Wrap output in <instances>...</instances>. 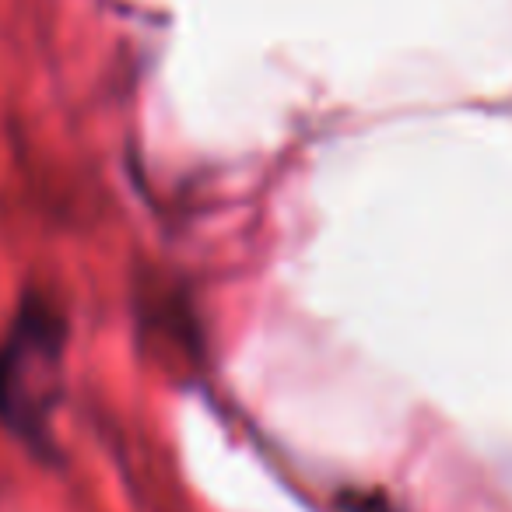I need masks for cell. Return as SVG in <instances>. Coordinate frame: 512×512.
I'll return each mask as SVG.
<instances>
[{"label":"cell","mask_w":512,"mask_h":512,"mask_svg":"<svg viewBox=\"0 0 512 512\" xmlns=\"http://www.w3.org/2000/svg\"><path fill=\"white\" fill-rule=\"evenodd\" d=\"M60 327L46 309H29L0 351V418L18 435H43L53 407Z\"/></svg>","instance_id":"cell-1"},{"label":"cell","mask_w":512,"mask_h":512,"mask_svg":"<svg viewBox=\"0 0 512 512\" xmlns=\"http://www.w3.org/2000/svg\"><path fill=\"white\" fill-rule=\"evenodd\" d=\"M358 512H393V509L383 502V498H369V495H365V498H358Z\"/></svg>","instance_id":"cell-2"}]
</instances>
